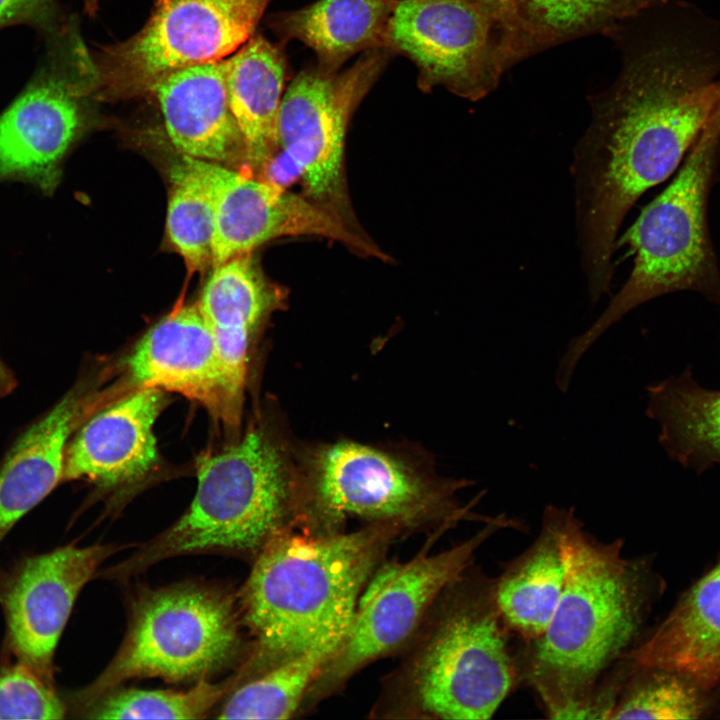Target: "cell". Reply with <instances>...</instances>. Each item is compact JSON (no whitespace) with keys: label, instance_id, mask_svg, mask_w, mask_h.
<instances>
[{"label":"cell","instance_id":"cell-9","mask_svg":"<svg viewBox=\"0 0 720 720\" xmlns=\"http://www.w3.org/2000/svg\"><path fill=\"white\" fill-rule=\"evenodd\" d=\"M522 531L517 519L499 514L466 540L429 553L432 535L407 561H382L365 584L340 646L309 688L303 705L335 692L357 671L406 645L440 593L474 562L478 549L502 529Z\"/></svg>","mask_w":720,"mask_h":720},{"label":"cell","instance_id":"cell-18","mask_svg":"<svg viewBox=\"0 0 720 720\" xmlns=\"http://www.w3.org/2000/svg\"><path fill=\"white\" fill-rule=\"evenodd\" d=\"M87 373L15 439L0 463V543L13 526L63 481L66 447L104 405Z\"/></svg>","mask_w":720,"mask_h":720},{"label":"cell","instance_id":"cell-12","mask_svg":"<svg viewBox=\"0 0 720 720\" xmlns=\"http://www.w3.org/2000/svg\"><path fill=\"white\" fill-rule=\"evenodd\" d=\"M387 48L409 58L423 92L484 96L522 47L482 0H398Z\"/></svg>","mask_w":720,"mask_h":720},{"label":"cell","instance_id":"cell-7","mask_svg":"<svg viewBox=\"0 0 720 720\" xmlns=\"http://www.w3.org/2000/svg\"><path fill=\"white\" fill-rule=\"evenodd\" d=\"M296 524L315 530H341L352 517L388 524L402 533L433 530L442 535L462 521L488 523L496 516L462 505L457 494L470 479L438 476L407 459L353 441L298 448Z\"/></svg>","mask_w":720,"mask_h":720},{"label":"cell","instance_id":"cell-4","mask_svg":"<svg viewBox=\"0 0 720 720\" xmlns=\"http://www.w3.org/2000/svg\"><path fill=\"white\" fill-rule=\"evenodd\" d=\"M499 611L494 578L473 564L435 599L388 680L382 712L485 720L522 680L521 652Z\"/></svg>","mask_w":720,"mask_h":720},{"label":"cell","instance_id":"cell-6","mask_svg":"<svg viewBox=\"0 0 720 720\" xmlns=\"http://www.w3.org/2000/svg\"><path fill=\"white\" fill-rule=\"evenodd\" d=\"M719 164L720 121L711 119L672 181L621 238L634 255L630 276L596 321L568 342L556 369L560 378L571 379L604 332L654 298L693 291L720 307V269L708 225Z\"/></svg>","mask_w":720,"mask_h":720},{"label":"cell","instance_id":"cell-13","mask_svg":"<svg viewBox=\"0 0 720 720\" xmlns=\"http://www.w3.org/2000/svg\"><path fill=\"white\" fill-rule=\"evenodd\" d=\"M185 155V154H183ZM207 184L214 204L212 268L283 236H317L383 261L372 239L349 231L304 195L246 176L224 164L185 155Z\"/></svg>","mask_w":720,"mask_h":720},{"label":"cell","instance_id":"cell-14","mask_svg":"<svg viewBox=\"0 0 720 720\" xmlns=\"http://www.w3.org/2000/svg\"><path fill=\"white\" fill-rule=\"evenodd\" d=\"M119 548L67 545L0 568L5 653L53 681L55 650L74 603L100 565Z\"/></svg>","mask_w":720,"mask_h":720},{"label":"cell","instance_id":"cell-35","mask_svg":"<svg viewBox=\"0 0 720 720\" xmlns=\"http://www.w3.org/2000/svg\"><path fill=\"white\" fill-rule=\"evenodd\" d=\"M83 1H84V6H85L86 12L89 13L90 15H94L97 10V7H98L99 0H83Z\"/></svg>","mask_w":720,"mask_h":720},{"label":"cell","instance_id":"cell-30","mask_svg":"<svg viewBox=\"0 0 720 720\" xmlns=\"http://www.w3.org/2000/svg\"><path fill=\"white\" fill-rule=\"evenodd\" d=\"M666 0H519V13L532 38L554 40Z\"/></svg>","mask_w":720,"mask_h":720},{"label":"cell","instance_id":"cell-34","mask_svg":"<svg viewBox=\"0 0 720 720\" xmlns=\"http://www.w3.org/2000/svg\"><path fill=\"white\" fill-rule=\"evenodd\" d=\"M17 386L14 372L7 366L0 356V398L9 395Z\"/></svg>","mask_w":720,"mask_h":720},{"label":"cell","instance_id":"cell-22","mask_svg":"<svg viewBox=\"0 0 720 720\" xmlns=\"http://www.w3.org/2000/svg\"><path fill=\"white\" fill-rule=\"evenodd\" d=\"M398 0H318L278 12L268 26L283 42L297 40L316 55L325 73L340 71L351 57L387 48L388 26Z\"/></svg>","mask_w":720,"mask_h":720},{"label":"cell","instance_id":"cell-8","mask_svg":"<svg viewBox=\"0 0 720 720\" xmlns=\"http://www.w3.org/2000/svg\"><path fill=\"white\" fill-rule=\"evenodd\" d=\"M239 606L214 586L181 583L141 592L131 606L126 636L104 671L73 696L83 712L121 683L144 677L203 680L240 655Z\"/></svg>","mask_w":720,"mask_h":720},{"label":"cell","instance_id":"cell-16","mask_svg":"<svg viewBox=\"0 0 720 720\" xmlns=\"http://www.w3.org/2000/svg\"><path fill=\"white\" fill-rule=\"evenodd\" d=\"M43 71L0 115V182L20 181L52 195L63 160L84 126L87 77L78 53L74 73Z\"/></svg>","mask_w":720,"mask_h":720},{"label":"cell","instance_id":"cell-23","mask_svg":"<svg viewBox=\"0 0 720 720\" xmlns=\"http://www.w3.org/2000/svg\"><path fill=\"white\" fill-rule=\"evenodd\" d=\"M224 64L228 103L244 141L246 163L255 172L264 170L278 149L286 57L280 46L255 35Z\"/></svg>","mask_w":720,"mask_h":720},{"label":"cell","instance_id":"cell-1","mask_svg":"<svg viewBox=\"0 0 720 720\" xmlns=\"http://www.w3.org/2000/svg\"><path fill=\"white\" fill-rule=\"evenodd\" d=\"M703 32L682 25L641 54L576 148V221L592 304L610 290L627 213L679 168L719 104L720 46Z\"/></svg>","mask_w":720,"mask_h":720},{"label":"cell","instance_id":"cell-5","mask_svg":"<svg viewBox=\"0 0 720 720\" xmlns=\"http://www.w3.org/2000/svg\"><path fill=\"white\" fill-rule=\"evenodd\" d=\"M196 472L197 489L186 512L106 576L129 577L180 555L256 557L296 524L298 448L272 416L257 417L238 439L201 455Z\"/></svg>","mask_w":720,"mask_h":720},{"label":"cell","instance_id":"cell-28","mask_svg":"<svg viewBox=\"0 0 720 720\" xmlns=\"http://www.w3.org/2000/svg\"><path fill=\"white\" fill-rule=\"evenodd\" d=\"M690 677L662 668H630L610 719H697L709 693Z\"/></svg>","mask_w":720,"mask_h":720},{"label":"cell","instance_id":"cell-20","mask_svg":"<svg viewBox=\"0 0 720 720\" xmlns=\"http://www.w3.org/2000/svg\"><path fill=\"white\" fill-rule=\"evenodd\" d=\"M212 269L197 304L228 376L244 393L253 341L285 295L251 253Z\"/></svg>","mask_w":720,"mask_h":720},{"label":"cell","instance_id":"cell-19","mask_svg":"<svg viewBox=\"0 0 720 720\" xmlns=\"http://www.w3.org/2000/svg\"><path fill=\"white\" fill-rule=\"evenodd\" d=\"M165 130L183 154L217 163L245 161V146L230 110L224 60L176 71L151 90Z\"/></svg>","mask_w":720,"mask_h":720},{"label":"cell","instance_id":"cell-15","mask_svg":"<svg viewBox=\"0 0 720 720\" xmlns=\"http://www.w3.org/2000/svg\"><path fill=\"white\" fill-rule=\"evenodd\" d=\"M120 395L141 388L180 393L227 426L239 425L244 393L228 376L197 303L158 321L124 360Z\"/></svg>","mask_w":720,"mask_h":720},{"label":"cell","instance_id":"cell-36","mask_svg":"<svg viewBox=\"0 0 720 720\" xmlns=\"http://www.w3.org/2000/svg\"><path fill=\"white\" fill-rule=\"evenodd\" d=\"M719 89H720V81H719ZM717 110L720 111V101H719V104H718V106H717Z\"/></svg>","mask_w":720,"mask_h":720},{"label":"cell","instance_id":"cell-24","mask_svg":"<svg viewBox=\"0 0 720 720\" xmlns=\"http://www.w3.org/2000/svg\"><path fill=\"white\" fill-rule=\"evenodd\" d=\"M561 515L562 508L548 505L537 538L494 578L501 616L524 644L544 633L563 591L566 562Z\"/></svg>","mask_w":720,"mask_h":720},{"label":"cell","instance_id":"cell-29","mask_svg":"<svg viewBox=\"0 0 720 720\" xmlns=\"http://www.w3.org/2000/svg\"><path fill=\"white\" fill-rule=\"evenodd\" d=\"M232 688V678L221 683L199 680L185 691L115 688L83 713L89 719H201Z\"/></svg>","mask_w":720,"mask_h":720},{"label":"cell","instance_id":"cell-3","mask_svg":"<svg viewBox=\"0 0 720 720\" xmlns=\"http://www.w3.org/2000/svg\"><path fill=\"white\" fill-rule=\"evenodd\" d=\"M256 555L239 597L252 638L237 685L329 639H344L358 598L391 542L388 524L322 531L296 524Z\"/></svg>","mask_w":720,"mask_h":720},{"label":"cell","instance_id":"cell-31","mask_svg":"<svg viewBox=\"0 0 720 720\" xmlns=\"http://www.w3.org/2000/svg\"><path fill=\"white\" fill-rule=\"evenodd\" d=\"M67 710L53 681L18 661L0 666V719H63Z\"/></svg>","mask_w":720,"mask_h":720},{"label":"cell","instance_id":"cell-21","mask_svg":"<svg viewBox=\"0 0 720 720\" xmlns=\"http://www.w3.org/2000/svg\"><path fill=\"white\" fill-rule=\"evenodd\" d=\"M624 659L631 668L682 673L709 691L720 686V563Z\"/></svg>","mask_w":720,"mask_h":720},{"label":"cell","instance_id":"cell-33","mask_svg":"<svg viewBox=\"0 0 720 720\" xmlns=\"http://www.w3.org/2000/svg\"><path fill=\"white\" fill-rule=\"evenodd\" d=\"M501 20L513 38L525 48L532 39L519 13V0H482Z\"/></svg>","mask_w":720,"mask_h":720},{"label":"cell","instance_id":"cell-32","mask_svg":"<svg viewBox=\"0 0 720 720\" xmlns=\"http://www.w3.org/2000/svg\"><path fill=\"white\" fill-rule=\"evenodd\" d=\"M12 24H28L57 36L65 32L55 0H0V28Z\"/></svg>","mask_w":720,"mask_h":720},{"label":"cell","instance_id":"cell-17","mask_svg":"<svg viewBox=\"0 0 720 720\" xmlns=\"http://www.w3.org/2000/svg\"><path fill=\"white\" fill-rule=\"evenodd\" d=\"M166 402L163 390L141 388L91 414L67 444L63 481L114 488L142 480L158 463L154 425Z\"/></svg>","mask_w":720,"mask_h":720},{"label":"cell","instance_id":"cell-26","mask_svg":"<svg viewBox=\"0 0 720 720\" xmlns=\"http://www.w3.org/2000/svg\"><path fill=\"white\" fill-rule=\"evenodd\" d=\"M343 639L324 641L240 683L219 709V719H288Z\"/></svg>","mask_w":720,"mask_h":720},{"label":"cell","instance_id":"cell-10","mask_svg":"<svg viewBox=\"0 0 720 720\" xmlns=\"http://www.w3.org/2000/svg\"><path fill=\"white\" fill-rule=\"evenodd\" d=\"M270 1L157 0L138 32L91 56V96H142L176 71L224 60L253 36Z\"/></svg>","mask_w":720,"mask_h":720},{"label":"cell","instance_id":"cell-2","mask_svg":"<svg viewBox=\"0 0 720 720\" xmlns=\"http://www.w3.org/2000/svg\"><path fill=\"white\" fill-rule=\"evenodd\" d=\"M563 591L544 633L524 644L522 680L553 719H609L615 673L637 645L658 583L646 560L627 558L620 539L588 533L562 508Z\"/></svg>","mask_w":720,"mask_h":720},{"label":"cell","instance_id":"cell-27","mask_svg":"<svg viewBox=\"0 0 720 720\" xmlns=\"http://www.w3.org/2000/svg\"><path fill=\"white\" fill-rule=\"evenodd\" d=\"M167 233L190 272L212 267L214 204L211 192L185 155L169 170Z\"/></svg>","mask_w":720,"mask_h":720},{"label":"cell","instance_id":"cell-11","mask_svg":"<svg viewBox=\"0 0 720 720\" xmlns=\"http://www.w3.org/2000/svg\"><path fill=\"white\" fill-rule=\"evenodd\" d=\"M395 55L377 48L349 68L325 73L308 65L284 92L278 118V148L301 178L303 195L349 231L371 239L361 227L345 175V139L353 113Z\"/></svg>","mask_w":720,"mask_h":720},{"label":"cell","instance_id":"cell-25","mask_svg":"<svg viewBox=\"0 0 720 720\" xmlns=\"http://www.w3.org/2000/svg\"><path fill=\"white\" fill-rule=\"evenodd\" d=\"M646 391V414L668 456L697 473L720 465V390L702 387L687 368Z\"/></svg>","mask_w":720,"mask_h":720}]
</instances>
